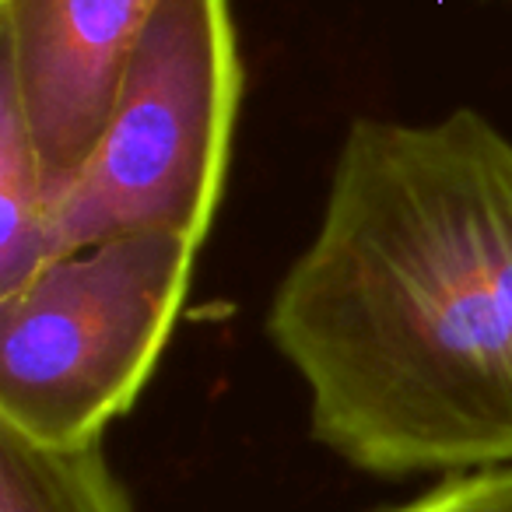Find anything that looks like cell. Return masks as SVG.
Instances as JSON below:
<instances>
[{
    "mask_svg": "<svg viewBox=\"0 0 512 512\" xmlns=\"http://www.w3.org/2000/svg\"><path fill=\"white\" fill-rule=\"evenodd\" d=\"M264 327L348 467H512V137L477 109L358 116Z\"/></svg>",
    "mask_w": 512,
    "mask_h": 512,
    "instance_id": "6da1fadb",
    "label": "cell"
},
{
    "mask_svg": "<svg viewBox=\"0 0 512 512\" xmlns=\"http://www.w3.org/2000/svg\"><path fill=\"white\" fill-rule=\"evenodd\" d=\"M197 253L186 235H113L0 295V432L43 449L102 442L148 386Z\"/></svg>",
    "mask_w": 512,
    "mask_h": 512,
    "instance_id": "7a4b0ae2",
    "label": "cell"
},
{
    "mask_svg": "<svg viewBox=\"0 0 512 512\" xmlns=\"http://www.w3.org/2000/svg\"><path fill=\"white\" fill-rule=\"evenodd\" d=\"M239 95L232 4L158 0L92 158L60 193L57 256L134 232L204 246L225 190Z\"/></svg>",
    "mask_w": 512,
    "mask_h": 512,
    "instance_id": "3957f363",
    "label": "cell"
},
{
    "mask_svg": "<svg viewBox=\"0 0 512 512\" xmlns=\"http://www.w3.org/2000/svg\"><path fill=\"white\" fill-rule=\"evenodd\" d=\"M158 0H0V81L18 95L53 190L74 183Z\"/></svg>",
    "mask_w": 512,
    "mask_h": 512,
    "instance_id": "277c9868",
    "label": "cell"
},
{
    "mask_svg": "<svg viewBox=\"0 0 512 512\" xmlns=\"http://www.w3.org/2000/svg\"><path fill=\"white\" fill-rule=\"evenodd\" d=\"M57 190L25 127L18 95L0 81V295L57 256Z\"/></svg>",
    "mask_w": 512,
    "mask_h": 512,
    "instance_id": "5b68a950",
    "label": "cell"
},
{
    "mask_svg": "<svg viewBox=\"0 0 512 512\" xmlns=\"http://www.w3.org/2000/svg\"><path fill=\"white\" fill-rule=\"evenodd\" d=\"M0 512H137L102 442L43 449L0 432Z\"/></svg>",
    "mask_w": 512,
    "mask_h": 512,
    "instance_id": "8992f818",
    "label": "cell"
},
{
    "mask_svg": "<svg viewBox=\"0 0 512 512\" xmlns=\"http://www.w3.org/2000/svg\"><path fill=\"white\" fill-rule=\"evenodd\" d=\"M383 512H512V467L449 474Z\"/></svg>",
    "mask_w": 512,
    "mask_h": 512,
    "instance_id": "52a82bcc",
    "label": "cell"
}]
</instances>
